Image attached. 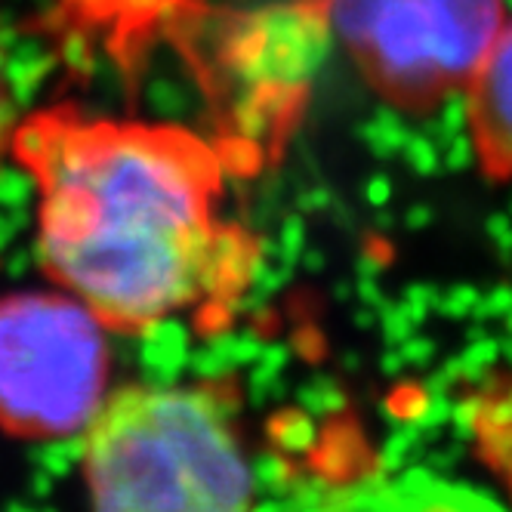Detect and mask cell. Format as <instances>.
<instances>
[{
    "mask_svg": "<svg viewBox=\"0 0 512 512\" xmlns=\"http://www.w3.org/2000/svg\"><path fill=\"white\" fill-rule=\"evenodd\" d=\"M81 451L90 512H253V472L223 383L108 392Z\"/></svg>",
    "mask_w": 512,
    "mask_h": 512,
    "instance_id": "cell-2",
    "label": "cell"
},
{
    "mask_svg": "<svg viewBox=\"0 0 512 512\" xmlns=\"http://www.w3.org/2000/svg\"><path fill=\"white\" fill-rule=\"evenodd\" d=\"M38 192V260L105 331L226 321L260 272V238L226 216L232 152L167 121L50 105L10 130Z\"/></svg>",
    "mask_w": 512,
    "mask_h": 512,
    "instance_id": "cell-1",
    "label": "cell"
},
{
    "mask_svg": "<svg viewBox=\"0 0 512 512\" xmlns=\"http://www.w3.org/2000/svg\"><path fill=\"white\" fill-rule=\"evenodd\" d=\"M272 512H503V509L491 503L485 494H475L472 488L405 479V482L377 485L340 497L287 503Z\"/></svg>",
    "mask_w": 512,
    "mask_h": 512,
    "instance_id": "cell-7",
    "label": "cell"
},
{
    "mask_svg": "<svg viewBox=\"0 0 512 512\" xmlns=\"http://www.w3.org/2000/svg\"><path fill=\"white\" fill-rule=\"evenodd\" d=\"M315 10L361 81L408 115L460 96L506 22L503 0H315Z\"/></svg>",
    "mask_w": 512,
    "mask_h": 512,
    "instance_id": "cell-3",
    "label": "cell"
},
{
    "mask_svg": "<svg viewBox=\"0 0 512 512\" xmlns=\"http://www.w3.org/2000/svg\"><path fill=\"white\" fill-rule=\"evenodd\" d=\"M204 16L198 0H53L47 25L62 44L136 71L164 41L186 50V22Z\"/></svg>",
    "mask_w": 512,
    "mask_h": 512,
    "instance_id": "cell-5",
    "label": "cell"
},
{
    "mask_svg": "<svg viewBox=\"0 0 512 512\" xmlns=\"http://www.w3.org/2000/svg\"><path fill=\"white\" fill-rule=\"evenodd\" d=\"M463 420L475 454L503 482L512 500V377L491 374L463 398Z\"/></svg>",
    "mask_w": 512,
    "mask_h": 512,
    "instance_id": "cell-8",
    "label": "cell"
},
{
    "mask_svg": "<svg viewBox=\"0 0 512 512\" xmlns=\"http://www.w3.org/2000/svg\"><path fill=\"white\" fill-rule=\"evenodd\" d=\"M10 130H13V118H10V84H7V71H4V34H0V155H7Z\"/></svg>",
    "mask_w": 512,
    "mask_h": 512,
    "instance_id": "cell-9",
    "label": "cell"
},
{
    "mask_svg": "<svg viewBox=\"0 0 512 512\" xmlns=\"http://www.w3.org/2000/svg\"><path fill=\"white\" fill-rule=\"evenodd\" d=\"M460 96L475 164L494 182H512V19L503 22Z\"/></svg>",
    "mask_w": 512,
    "mask_h": 512,
    "instance_id": "cell-6",
    "label": "cell"
},
{
    "mask_svg": "<svg viewBox=\"0 0 512 512\" xmlns=\"http://www.w3.org/2000/svg\"><path fill=\"white\" fill-rule=\"evenodd\" d=\"M105 377V327L78 300H0V426L38 438L84 432L108 395Z\"/></svg>",
    "mask_w": 512,
    "mask_h": 512,
    "instance_id": "cell-4",
    "label": "cell"
}]
</instances>
